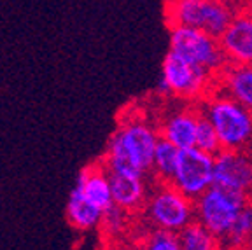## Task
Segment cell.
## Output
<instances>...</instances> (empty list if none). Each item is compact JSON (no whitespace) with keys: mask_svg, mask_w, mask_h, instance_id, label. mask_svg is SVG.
<instances>
[{"mask_svg":"<svg viewBox=\"0 0 252 250\" xmlns=\"http://www.w3.org/2000/svg\"><path fill=\"white\" fill-rule=\"evenodd\" d=\"M158 135L144 121H126L110 135L107 142V172L144 177L151 170Z\"/></svg>","mask_w":252,"mask_h":250,"instance_id":"cell-1","label":"cell"},{"mask_svg":"<svg viewBox=\"0 0 252 250\" xmlns=\"http://www.w3.org/2000/svg\"><path fill=\"white\" fill-rule=\"evenodd\" d=\"M244 205H247V191L212 184L198 196V219L216 238H224Z\"/></svg>","mask_w":252,"mask_h":250,"instance_id":"cell-2","label":"cell"},{"mask_svg":"<svg viewBox=\"0 0 252 250\" xmlns=\"http://www.w3.org/2000/svg\"><path fill=\"white\" fill-rule=\"evenodd\" d=\"M203 116L214 126L222 149H240L252 138V112L235 98H216Z\"/></svg>","mask_w":252,"mask_h":250,"instance_id":"cell-3","label":"cell"},{"mask_svg":"<svg viewBox=\"0 0 252 250\" xmlns=\"http://www.w3.org/2000/svg\"><path fill=\"white\" fill-rule=\"evenodd\" d=\"M170 51L207 72L220 68L228 60L216 37L200 28L182 25H173L170 31Z\"/></svg>","mask_w":252,"mask_h":250,"instance_id":"cell-4","label":"cell"},{"mask_svg":"<svg viewBox=\"0 0 252 250\" xmlns=\"http://www.w3.org/2000/svg\"><path fill=\"white\" fill-rule=\"evenodd\" d=\"M170 20L173 25L200 28L219 39L233 20V12L222 0H173Z\"/></svg>","mask_w":252,"mask_h":250,"instance_id":"cell-5","label":"cell"},{"mask_svg":"<svg viewBox=\"0 0 252 250\" xmlns=\"http://www.w3.org/2000/svg\"><path fill=\"white\" fill-rule=\"evenodd\" d=\"M214 156L200 151L198 147L179 149L177 166L170 184L194 199L212 186Z\"/></svg>","mask_w":252,"mask_h":250,"instance_id":"cell-6","label":"cell"},{"mask_svg":"<svg viewBox=\"0 0 252 250\" xmlns=\"http://www.w3.org/2000/svg\"><path fill=\"white\" fill-rule=\"evenodd\" d=\"M147 215L154 226L179 233L186 224L193 220L194 207L191 198L170 184L163 186L153 194L147 205Z\"/></svg>","mask_w":252,"mask_h":250,"instance_id":"cell-7","label":"cell"},{"mask_svg":"<svg viewBox=\"0 0 252 250\" xmlns=\"http://www.w3.org/2000/svg\"><path fill=\"white\" fill-rule=\"evenodd\" d=\"M161 81L166 84L170 93L182 98H196L207 86L209 72L196 65H191L175 53L168 51L163 60Z\"/></svg>","mask_w":252,"mask_h":250,"instance_id":"cell-8","label":"cell"},{"mask_svg":"<svg viewBox=\"0 0 252 250\" xmlns=\"http://www.w3.org/2000/svg\"><path fill=\"white\" fill-rule=\"evenodd\" d=\"M212 184L249 191L252 188V159L238 149H220L214 156Z\"/></svg>","mask_w":252,"mask_h":250,"instance_id":"cell-9","label":"cell"},{"mask_svg":"<svg viewBox=\"0 0 252 250\" xmlns=\"http://www.w3.org/2000/svg\"><path fill=\"white\" fill-rule=\"evenodd\" d=\"M219 46L226 58L240 65L252 63V18L238 16L229 21L222 35L219 37Z\"/></svg>","mask_w":252,"mask_h":250,"instance_id":"cell-10","label":"cell"},{"mask_svg":"<svg viewBox=\"0 0 252 250\" xmlns=\"http://www.w3.org/2000/svg\"><path fill=\"white\" fill-rule=\"evenodd\" d=\"M75 188L81 189L88 201L98 207L102 212L112 205V192H110L109 175L103 164H94L84 168L75 180Z\"/></svg>","mask_w":252,"mask_h":250,"instance_id":"cell-11","label":"cell"},{"mask_svg":"<svg viewBox=\"0 0 252 250\" xmlns=\"http://www.w3.org/2000/svg\"><path fill=\"white\" fill-rule=\"evenodd\" d=\"M107 175H109L110 192H112V203L126 212L142 207L146 199L144 177L125 175L116 172H107Z\"/></svg>","mask_w":252,"mask_h":250,"instance_id":"cell-12","label":"cell"},{"mask_svg":"<svg viewBox=\"0 0 252 250\" xmlns=\"http://www.w3.org/2000/svg\"><path fill=\"white\" fill-rule=\"evenodd\" d=\"M67 219L70 226L77 231H91L102 222L103 212L98 207H94L91 201L84 198L81 189L75 188L68 194L67 201Z\"/></svg>","mask_w":252,"mask_h":250,"instance_id":"cell-13","label":"cell"},{"mask_svg":"<svg viewBox=\"0 0 252 250\" xmlns=\"http://www.w3.org/2000/svg\"><path fill=\"white\" fill-rule=\"evenodd\" d=\"M196 123L198 116L193 112H181L177 116H172L163 125V138H166L177 149L193 147L196 137Z\"/></svg>","mask_w":252,"mask_h":250,"instance_id":"cell-14","label":"cell"},{"mask_svg":"<svg viewBox=\"0 0 252 250\" xmlns=\"http://www.w3.org/2000/svg\"><path fill=\"white\" fill-rule=\"evenodd\" d=\"M226 84L236 102L252 112V63L251 65L236 63L235 68L229 70Z\"/></svg>","mask_w":252,"mask_h":250,"instance_id":"cell-15","label":"cell"},{"mask_svg":"<svg viewBox=\"0 0 252 250\" xmlns=\"http://www.w3.org/2000/svg\"><path fill=\"white\" fill-rule=\"evenodd\" d=\"M177 157H179V149L173 144H170L166 138H158L156 149H154L153 164L151 168L154 170L163 182H172V177L175 173V166H177Z\"/></svg>","mask_w":252,"mask_h":250,"instance_id":"cell-16","label":"cell"},{"mask_svg":"<svg viewBox=\"0 0 252 250\" xmlns=\"http://www.w3.org/2000/svg\"><path fill=\"white\" fill-rule=\"evenodd\" d=\"M181 249L184 250H212L217 247V238L200 220H191L179 231Z\"/></svg>","mask_w":252,"mask_h":250,"instance_id":"cell-17","label":"cell"},{"mask_svg":"<svg viewBox=\"0 0 252 250\" xmlns=\"http://www.w3.org/2000/svg\"><path fill=\"white\" fill-rule=\"evenodd\" d=\"M194 147H198L200 151H203V153H207V154H212V156H216L220 149H222L216 129H214V126L210 125V121L205 118L203 114L198 116Z\"/></svg>","mask_w":252,"mask_h":250,"instance_id":"cell-18","label":"cell"},{"mask_svg":"<svg viewBox=\"0 0 252 250\" xmlns=\"http://www.w3.org/2000/svg\"><path fill=\"white\" fill-rule=\"evenodd\" d=\"M252 236V207H244L238 210L231 227H229L226 238L231 245H242Z\"/></svg>","mask_w":252,"mask_h":250,"instance_id":"cell-19","label":"cell"},{"mask_svg":"<svg viewBox=\"0 0 252 250\" xmlns=\"http://www.w3.org/2000/svg\"><path fill=\"white\" fill-rule=\"evenodd\" d=\"M146 247L151 250H179L181 249V240H179L177 231H170L165 227H158L147 236Z\"/></svg>","mask_w":252,"mask_h":250,"instance_id":"cell-20","label":"cell"},{"mask_svg":"<svg viewBox=\"0 0 252 250\" xmlns=\"http://www.w3.org/2000/svg\"><path fill=\"white\" fill-rule=\"evenodd\" d=\"M102 224L110 235H119L126 226V210L119 208L118 205H110L102 215Z\"/></svg>","mask_w":252,"mask_h":250,"instance_id":"cell-21","label":"cell"}]
</instances>
